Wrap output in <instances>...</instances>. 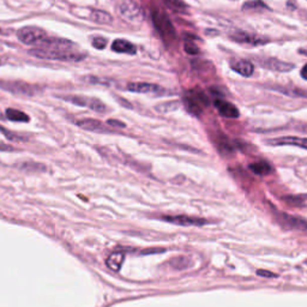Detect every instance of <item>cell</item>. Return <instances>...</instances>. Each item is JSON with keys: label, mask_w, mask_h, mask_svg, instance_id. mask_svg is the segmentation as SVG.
I'll use <instances>...</instances> for the list:
<instances>
[{"label": "cell", "mask_w": 307, "mask_h": 307, "mask_svg": "<svg viewBox=\"0 0 307 307\" xmlns=\"http://www.w3.org/2000/svg\"><path fill=\"white\" fill-rule=\"evenodd\" d=\"M31 55L40 59H48V60L59 61H81L87 58L86 52H80L77 49L70 51H59V49H46V48H34L30 49Z\"/></svg>", "instance_id": "6da1fadb"}, {"label": "cell", "mask_w": 307, "mask_h": 307, "mask_svg": "<svg viewBox=\"0 0 307 307\" xmlns=\"http://www.w3.org/2000/svg\"><path fill=\"white\" fill-rule=\"evenodd\" d=\"M18 40L28 46H39L47 39V33L39 27H23L16 33Z\"/></svg>", "instance_id": "7a4b0ae2"}, {"label": "cell", "mask_w": 307, "mask_h": 307, "mask_svg": "<svg viewBox=\"0 0 307 307\" xmlns=\"http://www.w3.org/2000/svg\"><path fill=\"white\" fill-rule=\"evenodd\" d=\"M151 18L156 30L159 31L160 35L164 37V39H168V40L175 39V29L173 24H172V22L169 21V18L166 16V14L159 10H155L152 11Z\"/></svg>", "instance_id": "3957f363"}, {"label": "cell", "mask_w": 307, "mask_h": 307, "mask_svg": "<svg viewBox=\"0 0 307 307\" xmlns=\"http://www.w3.org/2000/svg\"><path fill=\"white\" fill-rule=\"evenodd\" d=\"M0 89L5 90L15 95L33 96L36 94V88L22 81H4L0 80Z\"/></svg>", "instance_id": "277c9868"}, {"label": "cell", "mask_w": 307, "mask_h": 307, "mask_svg": "<svg viewBox=\"0 0 307 307\" xmlns=\"http://www.w3.org/2000/svg\"><path fill=\"white\" fill-rule=\"evenodd\" d=\"M184 101L189 112L195 115L200 114L203 108L209 105L208 98L202 92H198V90H191V92L187 93Z\"/></svg>", "instance_id": "5b68a950"}, {"label": "cell", "mask_w": 307, "mask_h": 307, "mask_svg": "<svg viewBox=\"0 0 307 307\" xmlns=\"http://www.w3.org/2000/svg\"><path fill=\"white\" fill-rule=\"evenodd\" d=\"M64 100L73 103V105L80 106V107H88L93 109L94 112L106 113L107 112V106L99 99L95 98H86V96H65Z\"/></svg>", "instance_id": "8992f818"}, {"label": "cell", "mask_w": 307, "mask_h": 307, "mask_svg": "<svg viewBox=\"0 0 307 307\" xmlns=\"http://www.w3.org/2000/svg\"><path fill=\"white\" fill-rule=\"evenodd\" d=\"M120 14L132 23H139L143 21L144 12L142 8L133 0H124L120 4Z\"/></svg>", "instance_id": "52a82bcc"}, {"label": "cell", "mask_w": 307, "mask_h": 307, "mask_svg": "<svg viewBox=\"0 0 307 307\" xmlns=\"http://www.w3.org/2000/svg\"><path fill=\"white\" fill-rule=\"evenodd\" d=\"M37 48H46V49H59V51H70V49H76L77 45L74 42L66 39H51L47 37L43 41L36 46Z\"/></svg>", "instance_id": "ba28073f"}, {"label": "cell", "mask_w": 307, "mask_h": 307, "mask_svg": "<svg viewBox=\"0 0 307 307\" xmlns=\"http://www.w3.org/2000/svg\"><path fill=\"white\" fill-rule=\"evenodd\" d=\"M162 220L178 225H185V227H189V225H197V227H200V225L206 223V220H204V218L192 217V216H185V215L164 216Z\"/></svg>", "instance_id": "9c48e42d"}, {"label": "cell", "mask_w": 307, "mask_h": 307, "mask_svg": "<svg viewBox=\"0 0 307 307\" xmlns=\"http://www.w3.org/2000/svg\"><path fill=\"white\" fill-rule=\"evenodd\" d=\"M127 90L139 94H161L165 92L161 87L156 86V84L144 83V82L130 83L127 86Z\"/></svg>", "instance_id": "30bf717a"}, {"label": "cell", "mask_w": 307, "mask_h": 307, "mask_svg": "<svg viewBox=\"0 0 307 307\" xmlns=\"http://www.w3.org/2000/svg\"><path fill=\"white\" fill-rule=\"evenodd\" d=\"M77 125L80 127L84 128L87 131H93V132H100V133H108L111 132L109 128L102 124L101 121L96 120V119H83V120L77 121Z\"/></svg>", "instance_id": "8fae6325"}, {"label": "cell", "mask_w": 307, "mask_h": 307, "mask_svg": "<svg viewBox=\"0 0 307 307\" xmlns=\"http://www.w3.org/2000/svg\"><path fill=\"white\" fill-rule=\"evenodd\" d=\"M270 145H295L307 150V138H300V137H280L268 140Z\"/></svg>", "instance_id": "7c38bea8"}, {"label": "cell", "mask_w": 307, "mask_h": 307, "mask_svg": "<svg viewBox=\"0 0 307 307\" xmlns=\"http://www.w3.org/2000/svg\"><path fill=\"white\" fill-rule=\"evenodd\" d=\"M232 39L234 40V41L240 42V43H247V45H262V43L268 42V40H263L261 37L252 35V34L245 33V31H236V33L232 34Z\"/></svg>", "instance_id": "4fadbf2b"}, {"label": "cell", "mask_w": 307, "mask_h": 307, "mask_svg": "<svg viewBox=\"0 0 307 307\" xmlns=\"http://www.w3.org/2000/svg\"><path fill=\"white\" fill-rule=\"evenodd\" d=\"M215 107L217 108V111L222 117L225 118H238L239 117V111L233 103L224 101V100H216L215 101Z\"/></svg>", "instance_id": "5bb4252c"}, {"label": "cell", "mask_w": 307, "mask_h": 307, "mask_svg": "<svg viewBox=\"0 0 307 307\" xmlns=\"http://www.w3.org/2000/svg\"><path fill=\"white\" fill-rule=\"evenodd\" d=\"M231 67L244 77H250L255 71V67L249 60L245 59H234L231 62Z\"/></svg>", "instance_id": "9a60e30c"}, {"label": "cell", "mask_w": 307, "mask_h": 307, "mask_svg": "<svg viewBox=\"0 0 307 307\" xmlns=\"http://www.w3.org/2000/svg\"><path fill=\"white\" fill-rule=\"evenodd\" d=\"M112 49L117 53H126V54H136L137 48L132 42L125 39H117L112 42Z\"/></svg>", "instance_id": "2e32d148"}, {"label": "cell", "mask_w": 307, "mask_h": 307, "mask_svg": "<svg viewBox=\"0 0 307 307\" xmlns=\"http://www.w3.org/2000/svg\"><path fill=\"white\" fill-rule=\"evenodd\" d=\"M258 62H261L265 68H270V70L281 71V72L289 71L294 67L293 65L287 64V62H283L281 60H277V59H265V60H261V61L258 60Z\"/></svg>", "instance_id": "e0dca14e"}, {"label": "cell", "mask_w": 307, "mask_h": 307, "mask_svg": "<svg viewBox=\"0 0 307 307\" xmlns=\"http://www.w3.org/2000/svg\"><path fill=\"white\" fill-rule=\"evenodd\" d=\"M90 21L98 24H111L113 22V17L108 12L101 10H92L90 12Z\"/></svg>", "instance_id": "ac0fdd59"}, {"label": "cell", "mask_w": 307, "mask_h": 307, "mask_svg": "<svg viewBox=\"0 0 307 307\" xmlns=\"http://www.w3.org/2000/svg\"><path fill=\"white\" fill-rule=\"evenodd\" d=\"M250 169H251L253 173L257 175H261V177L270 174L272 172L271 165L268 164L266 161H258L255 162V164H251L250 165Z\"/></svg>", "instance_id": "d6986e66"}, {"label": "cell", "mask_w": 307, "mask_h": 307, "mask_svg": "<svg viewBox=\"0 0 307 307\" xmlns=\"http://www.w3.org/2000/svg\"><path fill=\"white\" fill-rule=\"evenodd\" d=\"M124 259H125L124 253L114 252L108 257L107 262L106 263H107V266L109 269H112V270H114V271H118L119 269L121 268V265H123Z\"/></svg>", "instance_id": "ffe728a7"}, {"label": "cell", "mask_w": 307, "mask_h": 307, "mask_svg": "<svg viewBox=\"0 0 307 307\" xmlns=\"http://www.w3.org/2000/svg\"><path fill=\"white\" fill-rule=\"evenodd\" d=\"M6 117L11 121H18V123H28L30 120L29 115L24 112L18 111V109L8 108L6 109Z\"/></svg>", "instance_id": "44dd1931"}, {"label": "cell", "mask_w": 307, "mask_h": 307, "mask_svg": "<svg viewBox=\"0 0 307 307\" xmlns=\"http://www.w3.org/2000/svg\"><path fill=\"white\" fill-rule=\"evenodd\" d=\"M165 4L175 12H186L187 5L181 0H164Z\"/></svg>", "instance_id": "7402d4cb"}, {"label": "cell", "mask_w": 307, "mask_h": 307, "mask_svg": "<svg viewBox=\"0 0 307 307\" xmlns=\"http://www.w3.org/2000/svg\"><path fill=\"white\" fill-rule=\"evenodd\" d=\"M191 261L187 257H177V258L172 259L171 265L173 266L174 269H178V270H181V269H186L187 266H190Z\"/></svg>", "instance_id": "603a6c76"}, {"label": "cell", "mask_w": 307, "mask_h": 307, "mask_svg": "<svg viewBox=\"0 0 307 307\" xmlns=\"http://www.w3.org/2000/svg\"><path fill=\"white\" fill-rule=\"evenodd\" d=\"M0 132L4 133V136L6 137V138L10 139V140H24V138L22 136H18L17 133L11 132V131H9L8 128H4L3 126H0Z\"/></svg>", "instance_id": "cb8c5ba5"}, {"label": "cell", "mask_w": 307, "mask_h": 307, "mask_svg": "<svg viewBox=\"0 0 307 307\" xmlns=\"http://www.w3.org/2000/svg\"><path fill=\"white\" fill-rule=\"evenodd\" d=\"M255 8L268 9L264 3L261 2V0H253V2H249V3H246L245 5H244V10H247V9H250V10H253Z\"/></svg>", "instance_id": "d4e9b609"}, {"label": "cell", "mask_w": 307, "mask_h": 307, "mask_svg": "<svg viewBox=\"0 0 307 307\" xmlns=\"http://www.w3.org/2000/svg\"><path fill=\"white\" fill-rule=\"evenodd\" d=\"M93 46L95 47L96 49H103L106 46H107V40H106L105 37H101V36L94 37Z\"/></svg>", "instance_id": "484cf974"}, {"label": "cell", "mask_w": 307, "mask_h": 307, "mask_svg": "<svg viewBox=\"0 0 307 307\" xmlns=\"http://www.w3.org/2000/svg\"><path fill=\"white\" fill-rule=\"evenodd\" d=\"M185 51L189 53V54H198V53H199L198 47H197L196 45H193V43H191V42L185 43Z\"/></svg>", "instance_id": "4316f807"}, {"label": "cell", "mask_w": 307, "mask_h": 307, "mask_svg": "<svg viewBox=\"0 0 307 307\" xmlns=\"http://www.w3.org/2000/svg\"><path fill=\"white\" fill-rule=\"evenodd\" d=\"M42 165H37V164H22L21 167L22 169H26V171H35V172H42L43 169L41 168H36L40 167Z\"/></svg>", "instance_id": "83f0119b"}, {"label": "cell", "mask_w": 307, "mask_h": 307, "mask_svg": "<svg viewBox=\"0 0 307 307\" xmlns=\"http://www.w3.org/2000/svg\"><path fill=\"white\" fill-rule=\"evenodd\" d=\"M257 275H258V276H262V277H277L276 274H274V272L268 271V270H257Z\"/></svg>", "instance_id": "f1b7e54d"}, {"label": "cell", "mask_w": 307, "mask_h": 307, "mask_svg": "<svg viewBox=\"0 0 307 307\" xmlns=\"http://www.w3.org/2000/svg\"><path fill=\"white\" fill-rule=\"evenodd\" d=\"M108 125H111V126H114V127H125V124L121 123V121L119 120H115V119H109V120L107 121Z\"/></svg>", "instance_id": "f546056e"}, {"label": "cell", "mask_w": 307, "mask_h": 307, "mask_svg": "<svg viewBox=\"0 0 307 307\" xmlns=\"http://www.w3.org/2000/svg\"><path fill=\"white\" fill-rule=\"evenodd\" d=\"M301 76H302L303 80H306V81H307V64L305 65V66L302 67V70H301Z\"/></svg>", "instance_id": "4dcf8cb0"}, {"label": "cell", "mask_w": 307, "mask_h": 307, "mask_svg": "<svg viewBox=\"0 0 307 307\" xmlns=\"http://www.w3.org/2000/svg\"><path fill=\"white\" fill-rule=\"evenodd\" d=\"M4 64H6V59L0 58V66H2V65H4Z\"/></svg>", "instance_id": "1f68e13d"}, {"label": "cell", "mask_w": 307, "mask_h": 307, "mask_svg": "<svg viewBox=\"0 0 307 307\" xmlns=\"http://www.w3.org/2000/svg\"><path fill=\"white\" fill-rule=\"evenodd\" d=\"M300 53H301V54H303V55H307V48L300 49Z\"/></svg>", "instance_id": "d6a6232c"}]
</instances>
